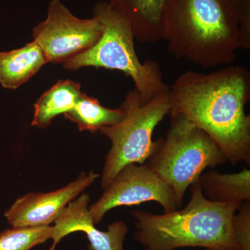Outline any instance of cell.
Here are the masks:
<instances>
[{"mask_svg": "<svg viewBox=\"0 0 250 250\" xmlns=\"http://www.w3.org/2000/svg\"><path fill=\"white\" fill-rule=\"evenodd\" d=\"M170 113L180 115L214 141L232 165L250 164V72L231 65L205 74L189 70L169 87ZM169 113V114H170Z\"/></svg>", "mask_w": 250, "mask_h": 250, "instance_id": "obj_1", "label": "cell"}, {"mask_svg": "<svg viewBox=\"0 0 250 250\" xmlns=\"http://www.w3.org/2000/svg\"><path fill=\"white\" fill-rule=\"evenodd\" d=\"M162 40L176 58L205 69L229 65L241 48L239 9L231 0H167Z\"/></svg>", "mask_w": 250, "mask_h": 250, "instance_id": "obj_2", "label": "cell"}, {"mask_svg": "<svg viewBox=\"0 0 250 250\" xmlns=\"http://www.w3.org/2000/svg\"><path fill=\"white\" fill-rule=\"evenodd\" d=\"M240 203H219L204 195L198 182L191 185L187 207L162 215L143 210L131 212L136 220L135 239L146 250H174L182 248L241 250L232 229Z\"/></svg>", "mask_w": 250, "mask_h": 250, "instance_id": "obj_3", "label": "cell"}, {"mask_svg": "<svg viewBox=\"0 0 250 250\" xmlns=\"http://www.w3.org/2000/svg\"><path fill=\"white\" fill-rule=\"evenodd\" d=\"M93 16L103 25L101 37L89 49L63 62L65 68L102 67L123 72L133 80L144 103L169 89L159 63L151 60L142 62L138 57L132 28L121 13L109 2L100 1L94 8Z\"/></svg>", "mask_w": 250, "mask_h": 250, "instance_id": "obj_4", "label": "cell"}, {"mask_svg": "<svg viewBox=\"0 0 250 250\" xmlns=\"http://www.w3.org/2000/svg\"><path fill=\"white\" fill-rule=\"evenodd\" d=\"M121 107L125 112V118L118 124L99 131L111 142L102 174L103 190L125 166L143 165L156 152L161 138L153 141V133L170 113L169 89L144 103L134 88L127 94Z\"/></svg>", "mask_w": 250, "mask_h": 250, "instance_id": "obj_5", "label": "cell"}, {"mask_svg": "<svg viewBox=\"0 0 250 250\" xmlns=\"http://www.w3.org/2000/svg\"><path fill=\"white\" fill-rule=\"evenodd\" d=\"M165 139L149 159L147 165L174 190L179 205L184 195L207 167L227 162L208 134L183 116L170 113Z\"/></svg>", "mask_w": 250, "mask_h": 250, "instance_id": "obj_6", "label": "cell"}, {"mask_svg": "<svg viewBox=\"0 0 250 250\" xmlns=\"http://www.w3.org/2000/svg\"><path fill=\"white\" fill-rule=\"evenodd\" d=\"M147 202H157L165 213L178 210L182 207L172 188L147 164H131L118 172L98 201L88 207V210L94 223L98 225L113 208Z\"/></svg>", "mask_w": 250, "mask_h": 250, "instance_id": "obj_7", "label": "cell"}, {"mask_svg": "<svg viewBox=\"0 0 250 250\" xmlns=\"http://www.w3.org/2000/svg\"><path fill=\"white\" fill-rule=\"evenodd\" d=\"M103 31L98 18L80 19L60 0H52L47 18L34 28L33 37L47 62H63L95 45Z\"/></svg>", "mask_w": 250, "mask_h": 250, "instance_id": "obj_8", "label": "cell"}, {"mask_svg": "<svg viewBox=\"0 0 250 250\" xmlns=\"http://www.w3.org/2000/svg\"><path fill=\"white\" fill-rule=\"evenodd\" d=\"M100 174L93 171L82 172L74 182L54 191L29 193L19 197L5 211L4 216L12 228L50 226L67 205L93 184Z\"/></svg>", "mask_w": 250, "mask_h": 250, "instance_id": "obj_9", "label": "cell"}, {"mask_svg": "<svg viewBox=\"0 0 250 250\" xmlns=\"http://www.w3.org/2000/svg\"><path fill=\"white\" fill-rule=\"evenodd\" d=\"M89 202V195L84 193L67 206L52 226L50 239L53 243L48 250H55L64 237L77 231L86 233L88 250H124L123 243L128 232L126 224L114 222L108 225L107 231H100L95 228L90 214Z\"/></svg>", "mask_w": 250, "mask_h": 250, "instance_id": "obj_10", "label": "cell"}, {"mask_svg": "<svg viewBox=\"0 0 250 250\" xmlns=\"http://www.w3.org/2000/svg\"><path fill=\"white\" fill-rule=\"evenodd\" d=\"M167 0H110L109 4L131 24L135 39L143 43L162 40L163 16Z\"/></svg>", "mask_w": 250, "mask_h": 250, "instance_id": "obj_11", "label": "cell"}, {"mask_svg": "<svg viewBox=\"0 0 250 250\" xmlns=\"http://www.w3.org/2000/svg\"><path fill=\"white\" fill-rule=\"evenodd\" d=\"M45 54L36 42L10 52H0V83L16 89L47 63Z\"/></svg>", "mask_w": 250, "mask_h": 250, "instance_id": "obj_12", "label": "cell"}, {"mask_svg": "<svg viewBox=\"0 0 250 250\" xmlns=\"http://www.w3.org/2000/svg\"><path fill=\"white\" fill-rule=\"evenodd\" d=\"M197 182L208 200L219 203L241 204L250 200V170L223 174L212 170L202 174Z\"/></svg>", "mask_w": 250, "mask_h": 250, "instance_id": "obj_13", "label": "cell"}, {"mask_svg": "<svg viewBox=\"0 0 250 250\" xmlns=\"http://www.w3.org/2000/svg\"><path fill=\"white\" fill-rule=\"evenodd\" d=\"M80 83L60 80L41 95L34 104L31 125L41 129L47 127L54 118L65 114L75 107L82 92Z\"/></svg>", "mask_w": 250, "mask_h": 250, "instance_id": "obj_14", "label": "cell"}, {"mask_svg": "<svg viewBox=\"0 0 250 250\" xmlns=\"http://www.w3.org/2000/svg\"><path fill=\"white\" fill-rule=\"evenodd\" d=\"M65 118L76 123L80 131L98 132L103 128L118 124L125 118L123 108L111 109L102 106L97 99L82 93L75 107Z\"/></svg>", "mask_w": 250, "mask_h": 250, "instance_id": "obj_15", "label": "cell"}, {"mask_svg": "<svg viewBox=\"0 0 250 250\" xmlns=\"http://www.w3.org/2000/svg\"><path fill=\"white\" fill-rule=\"evenodd\" d=\"M52 227L12 228L0 233V250H31L50 239Z\"/></svg>", "mask_w": 250, "mask_h": 250, "instance_id": "obj_16", "label": "cell"}, {"mask_svg": "<svg viewBox=\"0 0 250 250\" xmlns=\"http://www.w3.org/2000/svg\"><path fill=\"white\" fill-rule=\"evenodd\" d=\"M232 220L233 236L241 250H250V200L241 204Z\"/></svg>", "mask_w": 250, "mask_h": 250, "instance_id": "obj_17", "label": "cell"}, {"mask_svg": "<svg viewBox=\"0 0 250 250\" xmlns=\"http://www.w3.org/2000/svg\"><path fill=\"white\" fill-rule=\"evenodd\" d=\"M240 35L241 48L250 49V0H245L239 6Z\"/></svg>", "mask_w": 250, "mask_h": 250, "instance_id": "obj_18", "label": "cell"}, {"mask_svg": "<svg viewBox=\"0 0 250 250\" xmlns=\"http://www.w3.org/2000/svg\"><path fill=\"white\" fill-rule=\"evenodd\" d=\"M231 1H232L234 3V4L238 7V6H239L240 5L245 1V0H231Z\"/></svg>", "mask_w": 250, "mask_h": 250, "instance_id": "obj_19", "label": "cell"}, {"mask_svg": "<svg viewBox=\"0 0 250 250\" xmlns=\"http://www.w3.org/2000/svg\"><path fill=\"white\" fill-rule=\"evenodd\" d=\"M205 250H227L216 249V248H206Z\"/></svg>", "mask_w": 250, "mask_h": 250, "instance_id": "obj_20", "label": "cell"}]
</instances>
